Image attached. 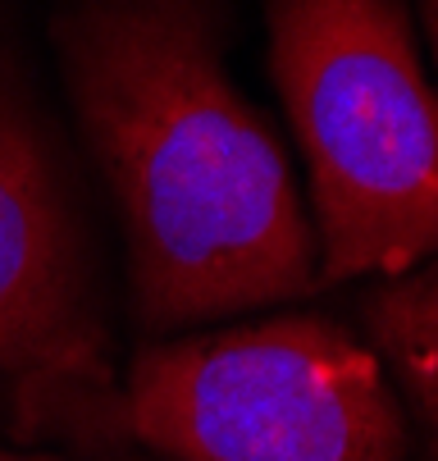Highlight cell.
Instances as JSON below:
<instances>
[{
  "instance_id": "obj_1",
  "label": "cell",
  "mask_w": 438,
  "mask_h": 461,
  "mask_svg": "<svg viewBox=\"0 0 438 461\" xmlns=\"http://www.w3.org/2000/svg\"><path fill=\"white\" fill-rule=\"evenodd\" d=\"M219 32V0H74L55 19L69 101L129 233L133 311L156 334L320 288L316 229Z\"/></svg>"
},
{
  "instance_id": "obj_2",
  "label": "cell",
  "mask_w": 438,
  "mask_h": 461,
  "mask_svg": "<svg viewBox=\"0 0 438 461\" xmlns=\"http://www.w3.org/2000/svg\"><path fill=\"white\" fill-rule=\"evenodd\" d=\"M270 69L310 174L320 288L438 256V92L402 0H270Z\"/></svg>"
},
{
  "instance_id": "obj_3",
  "label": "cell",
  "mask_w": 438,
  "mask_h": 461,
  "mask_svg": "<svg viewBox=\"0 0 438 461\" xmlns=\"http://www.w3.org/2000/svg\"><path fill=\"white\" fill-rule=\"evenodd\" d=\"M78 429L169 461H402L407 420L384 361L325 315H270L133 357Z\"/></svg>"
},
{
  "instance_id": "obj_4",
  "label": "cell",
  "mask_w": 438,
  "mask_h": 461,
  "mask_svg": "<svg viewBox=\"0 0 438 461\" xmlns=\"http://www.w3.org/2000/svg\"><path fill=\"white\" fill-rule=\"evenodd\" d=\"M0 370L23 411L78 416L110 393L87 229L46 128L0 78Z\"/></svg>"
},
{
  "instance_id": "obj_5",
  "label": "cell",
  "mask_w": 438,
  "mask_h": 461,
  "mask_svg": "<svg viewBox=\"0 0 438 461\" xmlns=\"http://www.w3.org/2000/svg\"><path fill=\"white\" fill-rule=\"evenodd\" d=\"M420 14L438 64V0H420ZM361 306L370 348L402 384L407 407L425 429L429 461H438V256L411 275L374 284Z\"/></svg>"
},
{
  "instance_id": "obj_6",
  "label": "cell",
  "mask_w": 438,
  "mask_h": 461,
  "mask_svg": "<svg viewBox=\"0 0 438 461\" xmlns=\"http://www.w3.org/2000/svg\"><path fill=\"white\" fill-rule=\"evenodd\" d=\"M0 461H59V456H28V452H10V447H0ZM105 461H142V456H105Z\"/></svg>"
}]
</instances>
